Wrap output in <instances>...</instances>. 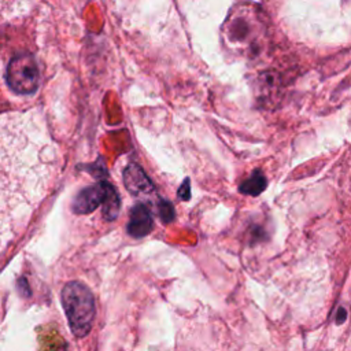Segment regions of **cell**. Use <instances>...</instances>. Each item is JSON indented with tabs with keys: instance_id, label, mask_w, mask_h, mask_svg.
<instances>
[{
	"instance_id": "cell-1",
	"label": "cell",
	"mask_w": 351,
	"mask_h": 351,
	"mask_svg": "<svg viewBox=\"0 0 351 351\" xmlns=\"http://www.w3.org/2000/svg\"><path fill=\"white\" fill-rule=\"evenodd\" d=\"M62 303L73 333L84 337L92 326L96 307L92 292L78 281H70L63 287Z\"/></svg>"
},
{
	"instance_id": "cell-2",
	"label": "cell",
	"mask_w": 351,
	"mask_h": 351,
	"mask_svg": "<svg viewBox=\"0 0 351 351\" xmlns=\"http://www.w3.org/2000/svg\"><path fill=\"white\" fill-rule=\"evenodd\" d=\"M99 206H103V217L107 221H114L119 214L121 200L118 192L107 181L84 188L73 200V211L77 214L92 213Z\"/></svg>"
},
{
	"instance_id": "cell-4",
	"label": "cell",
	"mask_w": 351,
	"mask_h": 351,
	"mask_svg": "<svg viewBox=\"0 0 351 351\" xmlns=\"http://www.w3.org/2000/svg\"><path fill=\"white\" fill-rule=\"evenodd\" d=\"M259 21H255L250 10H234L226 19L225 36L234 45H248L255 48L259 34Z\"/></svg>"
},
{
	"instance_id": "cell-8",
	"label": "cell",
	"mask_w": 351,
	"mask_h": 351,
	"mask_svg": "<svg viewBox=\"0 0 351 351\" xmlns=\"http://www.w3.org/2000/svg\"><path fill=\"white\" fill-rule=\"evenodd\" d=\"M158 214H159L160 219L165 223L171 222L176 217V211L173 208V204L167 200H163V199H159V202H158Z\"/></svg>"
},
{
	"instance_id": "cell-5",
	"label": "cell",
	"mask_w": 351,
	"mask_h": 351,
	"mask_svg": "<svg viewBox=\"0 0 351 351\" xmlns=\"http://www.w3.org/2000/svg\"><path fill=\"white\" fill-rule=\"evenodd\" d=\"M123 184L126 189L134 195H149L154 192V184L145 174V171L136 163H130L123 170Z\"/></svg>"
},
{
	"instance_id": "cell-3",
	"label": "cell",
	"mask_w": 351,
	"mask_h": 351,
	"mask_svg": "<svg viewBox=\"0 0 351 351\" xmlns=\"http://www.w3.org/2000/svg\"><path fill=\"white\" fill-rule=\"evenodd\" d=\"M8 86L18 95H30L36 92L40 81V71L36 59L30 53L14 56L5 71Z\"/></svg>"
},
{
	"instance_id": "cell-10",
	"label": "cell",
	"mask_w": 351,
	"mask_h": 351,
	"mask_svg": "<svg viewBox=\"0 0 351 351\" xmlns=\"http://www.w3.org/2000/svg\"><path fill=\"white\" fill-rule=\"evenodd\" d=\"M346 315H347L346 310L340 307V308H339V314H337V322H339V324H341V322L346 319Z\"/></svg>"
},
{
	"instance_id": "cell-6",
	"label": "cell",
	"mask_w": 351,
	"mask_h": 351,
	"mask_svg": "<svg viewBox=\"0 0 351 351\" xmlns=\"http://www.w3.org/2000/svg\"><path fill=\"white\" fill-rule=\"evenodd\" d=\"M154 226V221L148 207L144 203H137L130 210V217L128 222V233L133 237L147 236Z\"/></svg>"
},
{
	"instance_id": "cell-9",
	"label": "cell",
	"mask_w": 351,
	"mask_h": 351,
	"mask_svg": "<svg viewBox=\"0 0 351 351\" xmlns=\"http://www.w3.org/2000/svg\"><path fill=\"white\" fill-rule=\"evenodd\" d=\"M177 195H178V197L180 199H182V200H189V197H191V186H189V178H185L184 181H182V184H181V186L178 188V191H177Z\"/></svg>"
},
{
	"instance_id": "cell-7",
	"label": "cell",
	"mask_w": 351,
	"mask_h": 351,
	"mask_svg": "<svg viewBox=\"0 0 351 351\" xmlns=\"http://www.w3.org/2000/svg\"><path fill=\"white\" fill-rule=\"evenodd\" d=\"M266 185H267V180L263 176V173L261 170H254L250 174V177L240 184L239 189L244 195L258 196L266 189Z\"/></svg>"
}]
</instances>
